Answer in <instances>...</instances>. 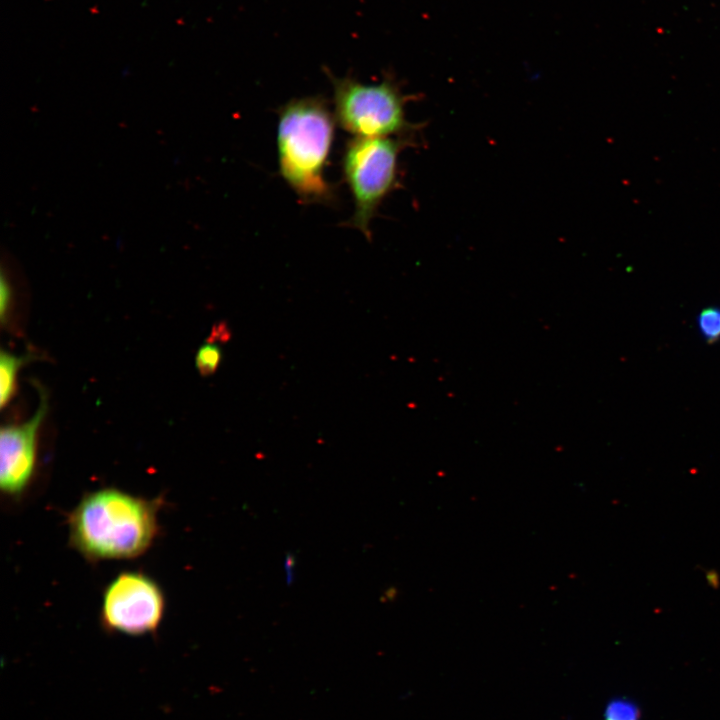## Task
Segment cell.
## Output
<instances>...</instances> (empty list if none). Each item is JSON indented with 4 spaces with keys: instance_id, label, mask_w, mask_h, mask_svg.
<instances>
[{
    "instance_id": "cell-1",
    "label": "cell",
    "mask_w": 720,
    "mask_h": 720,
    "mask_svg": "<svg viewBox=\"0 0 720 720\" xmlns=\"http://www.w3.org/2000/svg\"><path fill=\"white\" fill-rule=\"evenodd\" d=\"M162 505L113 487L89 492L68 515L69 544L89 562L137 558L159 535Z\"/></svg>"
},
{
    "instance_id": "cell-2",
    "label": "cell",
    "mask_w": 720,
    "mask_h": 720,
    "mask_svg": "<svg viewBox=\"0 0 720 720\" xmlns=\"http://www.w3.org/2000/svg\"><path fill=\"white\" fill-rule=\"evenodd\" d=\"M277 113L281 177L303 203L334 205L337 191L325 169L336 120L327 101L321 96L293 98Z\"/></svg>"
},
{
    "instance_id": "cell-3",
    "label": "cell",
    "mask_w": 720,
    "mask_h": 720,
    "mask_svg": "<svg viewBox=\"0 0 720 720\" xmlns=\"http://www.w3.org/2000/svg\"><path fill=\"white\" fill-rule=\"evenodd\" d=\"M411 142L404 137H351L342 154L343 179L352 195L354 212L346 222L371 240V221L398 184V158Z\"/></svg>"
},
{
    "instance_id": "cell-4",
    "label": "cell",
    "mask_w": 720,
    "mask_h": 720,
    "mask_svg": "<svg viewBox=\"0 0 720 720\" xmlns=\"http://www.w3.org/2000/svg\"><path fill=\"white\" fill-rule=\"evenodd\" d=\"M325 72L332 83L335 120L352 137H404L415 129L405 111L411 96L392 74L380 83L365 84L350 75Z\"/></svg>"
},
{
    "instance_id": "cell-5",
    "label": "cell",
    "mask_w": 720,
    "mask_h": 720,
    "mask_svg": "<svg viewBox=\"0 0 720 720\" xmlns=\"http://www.w3.org/2000/svg\"><path fill=\"white\" fill-rule=\"evenodd\" d=\"M166 609L160 585L140 571H124L103 591L100 621L108 632L132 636L157 631Z\"/></svg>"
},
{
    "instance_id": "cell-6",
    "label": "cell",
    "mask_w": 720,
    "mask_h": 720,
    "mask_svg": "<svg viewBox=\"0 0 720 720\" xmlns=\"http://www.w3.org/2000/svg\"><path fill=\"white\" fill-rule=\"evenodd\" d=\"M40 404L34 416L21 425H6L0 433V488L11 500L21 499L32 484L36 470L38 428L47 412V398L40 391Z\"/></svg>"
},
{
    "instance_id": "cell-7",
    "label": "cell",
    "mask_w": 720,
    "mask_h": 720,
    "mask_svg": "<svg viewBox=\"0 0 720 720\" xmlns=\"http://www.w3.org/2000/svg\"><path fill=\"white\" fill-rule=\"evenodd\" d=\"M30 357L15 356L11 353L1 351L0 353V402L4 408L15 391V379L19 368L24 365Z\"/></svg>"
},
{
    "instance_id": "cell-8",
    "label": "cell",
    "mask_w": 720,
    "mask_h": 720,
    "mask_svg": "<svg viewBox=\"0 0 720 720\" xmlns=\"http://www.w3.org/2000/svg\"><path fill=\"white\" fill-rule=\"evenodd\" d=\"M639 705L631 698L618 696L610 699L603 712V720H640Z\"/></svg>"
},
{
    "instance_id": "cell-9",
    "label": "cell",
    "mask_w": 720,
    "mask_h": 720,
    "mask_svg": "<svg viewBox=\"0 0 720 720\" xmlns=\"http://www.w3.org/2000/svg\"><path fill=\"white\" fill-rule=\"evenodd\" d=\"M697 325L701 335L709 343L720 340V308L707 307L697 317Z\"/></svg>"
},
{
    "instance_id": "cell-10",
    "label": "cell",
    "mask_w": 720,
    "mask_h": 720,
    "mask_svg": "<svg viewBox=\"0 0 720 720\" xmlns=\"http://www.w3.org/2000/svg\"><path fill=\"white\" fill-rule=\"evenodd\" d=\"M222 352L220 347L209 339V342L200 347L197 352L195 363L202 376L213 374L221 361Z\"/></svg>"
},
{
    "instance_id": "cell-11",
    "label": "cell",
    "mask_w": 720,
    "mask_h": 720,
    "mask_svg": "<svg viewBox=\"0 0 720 720\" xmlns=\"http://www.w3.org/2000/svg\"><path fill=\"white\" fill-rule=\"evenodd\" d=\"M11 298V290L4 273L1 275L0 283V314L2 321H5Z\"/></svg>"
},
{
    "instance_id": "cell-12",
    "label": "cell",
    "mask_w": 720,
    "mask_h": 720,
    "mask_svg": "<svg viewBox=\"0 0 720 720\" xmlns=\"http://www.w3.org/2000/svg\"><path fill=\"white\" fill-rule=\"evenodd\" d=\"M707 581L710 584L711 587L717 588L719 585V577L715 570H711L707 573Z\"/></svg>"
}]
</instances>
